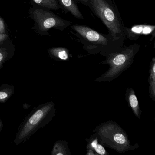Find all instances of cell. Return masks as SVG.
I'll use <instances>...</instances> for the list:
<instances>
[{"mask_svg":"<svg viewBox=\"0 0 155 155\" xmlns=\"http://www.w3.org/2000/svg\"><path fill=\"white\" fill-rule=\"evenodd\" d=\"M89 8L107 27L109 34L118 47L123 46L126 40L123 20L115 2L112 0H89Z\"/></svg>","mask_w":155,"mask_h":155,"instance_id":"6da1fadb","label":"cell"},{"mask_svg":"<svg viewBox=\"0 0 155 155\" xmlns=\"http://www.w3.org/2000/svg\"><path fill=\"white\" fill-rule=\"evenodd\" d=\"M140 49L139 44L122 46L104 55L106 59L101 64L108 65L109 69L104 74L94 80L95 82H110L117 78L129 68Z\"/></svg>","mask_w":155,"mask_h":155,"instance_id":"7a4b0ae2","label":"cell"},{"mask_svg":"<svg viewBox=\"0 0 155 155\" xmlns=\"http://www.w3.org/2000/svg\"><path fill=\"white\" fill-rule=\"evenodd\" d=\"M71 29L78 38L82 48L91 55L105 54L119 48L110 34H103L87 26L78 24L71 25Z\"/></svg>","mask_w":155,"mask_h":155,"instance_id":"3957f363","label":"cell"},{"mask_svg":"<svg viewBox=\"0 0 155 155\" xmlns=\"http://www.w3.org/2000/svg\"><path fill=\"white\" fill-rule=\"evenodd\" d=\"M93 131L101 145L119 153L134 150L138 147L137 144L131 145L127 134L116 122H104L97 126Z\"/></svg>","mask_w":155,"mask_h":155,"instance_id":"277c9868","label":"cell"},{"mask_svg":"<svg viewBox=\"0 0 155 155\" xmlns=\"http://www.w3.org/2000/svg\"><path fill=\"white\" fill-rule=\"evenodd\" d=\"M56 113L53 102L51 101L40 105L21 123L14 140L15 143L19 145L27 141L39 129L48 123Z\"/></svg>","mask_w":155,"mask_h":155,"instance_id":"5b68a950","label":"cell"},{"mask_svg":"<svg viewBox=\"0 0 155 155\" xmlns=\"http://www.w3.org/2000/svg\"><path fill=\"white\" fill-rule=\"evenodd\" d=\"M29 16L34 21L33 29L40 35H49L51 28L63 31L71 25L70 21L54 14L50 10L32 4L29 10Z\"/></svg>","mask_w":155,"mask_h":155,"instance_id":"8992f818","label":"cell"},{"mask_svg":"<svg viewBox=\"0 0 155 155\" xmlns=\"http://www.w3.org/2000/svg\"><path fill=\"white\" fill-rule=\"evenodd\" d=\"M124 29L126 38L130 41L137 40L142 35H151L152 38L150 39V41L155 38V25L137 24L132 26L130 28L125 27Z\"/></svg>","mask_w":155,"mask_h":155,"instance_id":"52a82bcc","label":"cell"},{"mask_svg":"<svg viewBox=\"0 0 155 155\" xmlns=\"http://www.w3.org/2000/svg\"><path fill=\"white\" fill-rule=\"evenodd\" d=\"M15 48L13 42L8 38L0 44V67L14 55Z\"/></svg>","mask_w":155,"mask_h":155,"instance_id":"ba28073f","label":"cell"},{"mask_svg":"<svg viewBox=\"0 0 155 155\" xmlns=\"http://www.w3.org/2000/svg\"><path fill=\"white\" fill-rule=\"evenodd\" d=\"M61 8L69 12L76 18L84 19V17L79 9L75 0H58Z\"/></svg>","mask_w":155,"mask_h":155,"instance_id":"9c48e42d","label":"cell"},{"mask_svg":"<svg viewBox=\"0 0 155 155\" xmlns=\"http://www.w3.org/2000/svg\"><path fill=\"white\" fill-rule=\"evenodd\" d=\"M126 99L128 104L129 107L131 109L134 115L138 118L140 119L141 110L133 89L127 88L126 90Z\"/></svg>","mask_w":155,"mask_h":155,"instance_id":"30bf717a","label":"cell"},{"mask_svg":"<svg viewBox=\"0 0 155 155\" xmlns=\"http://www.w3.org/2000/svg\"><path fill=\"white\" fill-rule=\"evenodd\" d=\"M87 142V155H107L108 153L103 145L99 143V140L97 136H91Z\"/></svg>","mask_w":155,"mask_h":155,"instance_id":"8fae6325","label":"cell"},{"mask_svg":"<svg viewBox=\"0 0 155 155\" xmlns=\"http://www.w3.org/2000/svg\"><path fill=\"white\" fill-rule=\"evenodd\" d=\"M48 52L51 58L57 60L68 61L69 60V51L64 47L52 48L48 50Z\"/></svg>","mask_w":155,"mask_h":155,"instance_id":"7c38bea8","label":"cell"},{"mask_svg":"<svg viewBox=\"0 0 155 155\" xmlns=\"http://www.w3.org/2000/svg\"><path fill=\"white\" fill-rule=\"evenodd\" d=\"M149 85V95L150 98L155 101V58L151 60L150 64L149 76L148 78Z\"/></svg>","mask_w":155,"mask_h":155,"instance_id":"4fadbf2b","label":"cell"},{"mask_svg":"<svg viewBox=\"0 0 155 155\" xmlns=\"http://www.w3.org/2000/svg\"><path fill=\"white\" fill-rule=\"evenodd\" d=\"M32 4L47 9L58 10L61 8L58 0H30Z\"/></svg>","mask_w":155,"mask_h":155,"instance_id":"5bb4252c","label":"cell"},{"mask_svg":"<svg viewBox=\"0 0 155 155\" xmlns=\"http://www.w3.org/2000/svg\"><path fill=\"white\" fill-rule=\"evenodd\" d=\"M52 155H68L71 152L68 148V143L64 140L57 141L53 147Z\"/></svg>","mask_w":155,"mask_h":155,"instance_id":"9a60e30c","label":"cell"},{"mask_svg":"<svg viewBox=\"0 0 155 155\" xmlns=\"http://www.w3.org/2000/svg\"><path fill=\"white\" fill-rule=\"evenodd\" d=\"M11 95V91L8 92V91L5 90H0V101H7Z\"/></svg>","mask_w":155,"mask_h":155,"instance_id":"2e32d148","label":"cell"},{"mask_svg":"<svg viewBox=\"0 0 155 155\" xmlns=\"http://www.w3.org/2000/svg\"><path fill=\"white\" fill-rule=\"evenodd\" d=\"M7 34V29L5 21L0 17V34Z\"/></svg>","mask_w":155,"mask_h":155,"instance_id":"e0dca14e","label":"cell"},{"mask_svg":"<svg viewBox=\"0 0 155 155\" xmlns=\"http://www.w3.org/2000/svg\"><path fill=\"white\" fill-rule=\"evenodd\" d=\"M8 38H9V37L8 34H0V44L3 43Z\"/></svg>","mask_w":155,"mask_h":155,"instance_id":"ac0fdd59","label":"cell"},{"mask_svg":"<svg viewBox=\"0 0 155 155\" xmlns=\"http://www.w3.org/2000/svg\"><path fill=\"white\" fill-rule=\"evenodd\" d=\"M77 1L83 5L88 7L89 8L90 7V4L89 0H77Z\"/></svg>","mask_w":155,"mask_h":155,"instance_id":"d6986e66","label":"cell"},{"mask_svg":"<svg viewBox=\"0 0 155 155\" xmlns=\"http://www.w3.org/2000/svg\"><path fill=\"white\" fill-rule=\"evenodd\" d=\"M2 127H3V124H2V122L1 120H0V131L1 130Z\"/></svg>","mask_w":155,"mask_h":155,"instance_id":"ffe728a7","label":"cell"}]
</instances>
